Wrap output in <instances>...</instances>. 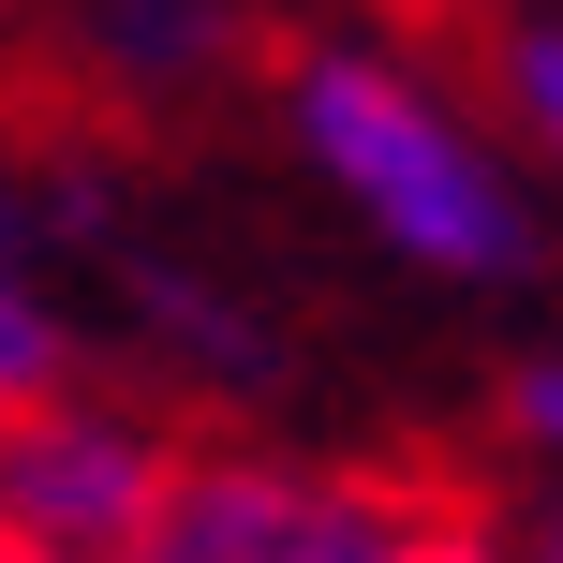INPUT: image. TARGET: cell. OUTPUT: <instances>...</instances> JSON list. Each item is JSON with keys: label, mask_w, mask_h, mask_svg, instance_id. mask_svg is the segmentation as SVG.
Wrapping results in <instances>:
<instances>
[{"label": "cell", "mask_w": 563, "mask_h": 563, "mask_svg": "<svg viewBox=\"0 0 563 563\" xmlns=\"http://www.w3.org/2000/svg\"><path fill=\"white\" fill-rule=\"evenodd\" d=\"M282 134L356 208V238H386L400 267L475 282V297L534 282V253H549L534 238V178H519V148L489 134L475 104H445L430 59H400V45H297Z\"/></svg>", "instance_id": "6da1fadb"}, {"label": "cell", "mask_w": 563, "mask_h": 563, "mask_svg": "<svg viewBox=\"0 0 563 563\" xmlns=\"http://www.w3.org/2000/svg\"><path fill=\"white\" fill-rule=\"evenodd\" d=\"M489 519L386 460H311V445H178L164 505L119 563H475Z\"/></svg>", "instance_id": "7a4b0ae2"}, {"label": "cell", "mask_w": 563, "mask_h": 563, "mask_svg": "<svg viewBox=\"0 0 563 563\" xmlns=\"http://www.w3.org/2000/svg\"><path fill=\"white\" fill-rule=\"evenodd\" d=\"M164 475H178V416L148 386L45 371V386L0 400V534H30L59 563H119L164 505Z\"/></svg>", "instance_id": "3957f363"}, {"label": "cell", "mask_w": 563, "mask_h": 563, "mask_svg": "<svg viewBox=\"0 0 563 563\" xmlns=\"http://www.w3.org/2000/svg\"><path fill=\"white\" fill-rule=\"evenodd\" d=\"M89 327H75V253H59V194H30V164L0 148V400L75 371Z\"/></svg>", "instance_id": "277c9868"}, {"label": "cell", "mask_w": 563, "mask_h": 563, "mask_svg": "<svg viewBox=\"0 0 563 563\" xmlns=\"http://www.w3.org/2000/svg\"><path fill=\"white\" fill-rule=\"evenodd\" d=\"M223 45H238L223 0H104V59H119L134 89H194Z\"/></svg>", "instance_id": "5b68a950"}, {"label": "cell", "mask_w": 563, "mask_h": 563, "mask_svg": "<svg viewBox=\"0 0 563 563\" xmlns=\"http://www.w3.org/2000/svg\"><path fill=\"white\" fill-rule=\"evenodd\" d=\"M489 89H505V119H519V134H563V30L549 15H505V30H489Z\"/></svg>", "instance_id": "8992f818"}, {"label": "cell", "mask_w": 563, "mask_h": 563, "mask_svg": "<svg viewBox=\"0 0 563 563\" xmlns=\"http://www.w3.org/2000/svg\"><path fill=\"white\" fill-rule=\"evenodd\" d=\"M505 430H519V445H563V371H549V356L505 386Z\"/></svg>", "instance_id": "52a82bcc"}, {"label": "cell", "mask_w": 563, "mask_h": 563, "mask_svg": "<svg viewBox=\"0 0 563 563\" xmlns=\"http://www.w3.org/2000/svg\"><path fill=\"white\" fill-rule=\"evenodd\" d=\"M0 563H59V549H30V534H0Z\"/></svg>", "instance_id": "ba28073f"}, {"label": "cell", "mask_w": 563, "mask_h": 563, "mask_svg": "<svg viewBox=\"0 0 563 563\" xmlns=\"http://www.w3.org/2000/svg\"><path fill=\"white\" fill-rule=\"evenodd\" d=\"M475 563H489V549H475Z\"/></svg>", "instance_id": "9c48e42d"}]
</instances>
